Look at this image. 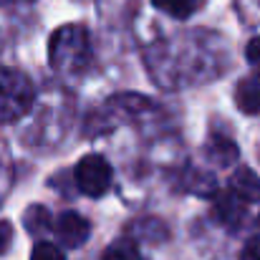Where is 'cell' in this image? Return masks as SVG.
<instances>
[{
  "label": "cell",
  "instance_id": "6da1fadb",
  "mask_svg": "<svg viewBox=\"0 0 260 260\" xmlns=\"http://www.w3.org/2000/svg\"><path fill=\"white\" fill-rule=\"evenodd\" d=\"M88 58L86 28L81 25H63L51 36L48 43V61L58 71H79Z\"/></svg>",
  "mask_w": 260,
  "mask_h": 260
},
{
  "label": "cell",
  "instance_id": "7a4b0ae2",
  "mask_svg": "<svg viewBox=\"0 0 260 260\" xmlns=\"http://www.w3.org/2000/svg\"><path fill=\"white\" fill-rule=\"evenodd\" d=\"M33 84L15 69H0V121H15L33 106Z\"/></svg>",
  "mask_w": 260,
  "mask_h": 260
},
{
  "label": "cell",
  "instance_id": "3957f363",
  "mask_svg": "<svg viewBox=\"0 0 260 260\" xmlns=\"http://www.w3.org/2000/svg\"><path fill=\"white\" fill-rule=\"evenodd\" d=\"M76 184L88 197H101L111 187V167L101 154H86L76 165Z\"/></svg>",
  "mask_w": 260,
  "mask_h": 260
},
{
  "label": "cell",
  "instance_id": "277c9868",
  "mask_svg": "<svg viewBox=\"0 0 260 260\" xmlns=\"http://www.w3.org/2000/svg\"><path fill=\"white\" fill-rule=\"evenodd\" d=\"M56 230L61 235V240L69 245V248H79L84 245L91 233V225H88L86 217H81L79 212H63L56 222Z\"/></svg>",
  "mask_w": 260,
  "mask_h": 260
},
{
  "label": "cell",
  "instance_id": "5b68a950",
  "mask_svg": "<svg viewBox=\"0 0 260 260\" xmlns=\"http://www.w3.org/2000/svg\"><path fill=\"white\" fill-rule=\"evenodd\" d=\"M245 200L240 194H235L233 189H222L215 194V210H217V217L220 222H225L228 228H238L245 217Z\"/></svg>",
  "mask_w": 260,
  "mask_h": 260
},
{
  "label": "cell",
  "instance_id": "8992f818",
  "mask_svg": "<svg viewBox=\"0 0 260 260\" xmlns=\"http://www.w3.org/2000/svg\"><path fill=\"white\" fill-rule=\"evenodd\" d=\"M235 104L243 114H260V71L245 76L235 86Z\"/></svg>",
  "mask_w": 260,
  "mask_h": 260
},
{
  "label": "cell",
  "instance_id": "52a82bcc",
  "mask_svg": "<svg viewBox=\"0 0 260 260\" xmlns=\"http://www.w3.org/2000/svg\"><path fill=\"white\" fill-rule=\"evenodd\" d=\"M230 189L235 194H240L245 202L260 200V177L253 170H248V167H240L230 179Z\"/></svg>",
  "mask_w": 260,
  "mask_h": 260
},
{
  "label": "cell",
  "instance_id": "ba28073f",
  "mask_svg": "<svg viewBox=\"0 0 260 260\" xmlns=\"http://www.w3.org/2000/svg\"><path fill=\"white\" fill-rule=\"evenodd\" d=\"M152 3L172 18H189L205 5V0H152Z\"/></svg>",
  "mask_w": 260,
  "mask_h": 260
},
{
  "label": "cell",
  "instance_id": "9c48e42d",
  "mask_svg": "<svg viewBox=\"0 0 260 260\" xmlns=\"http://www.w3.org/2000/svg\"><path fill=\"white\" fill-rule=\"evenodd\" d=\"M210 152L217 157L220 165H230V162L238 157V147H235L230 139H225V137H215V142L210 144Z\"/></svg>",
  "mask_w": 260,
  "mask_h": 260
},
{
  "label": "cell",
  "instance_id": "30bf717a",
  "mask_svg": "<svg viewBox=\"0 0 260 260\" xmlns=\"http://www.w3.org/2000/svg\"><path fill=\"white\" fill-rule=\"evenodd\" d=\"M104 260H142V258H139V253H137V248H134L132 243H124V240H121V243L106 248Z\"/></svg>",
  "mask_w": 260,
  "mask_h": 260
},
{
  "label": "cell",
  "instance_id": "8fae6325",
  "mask_svg": "<svg viewBox=\"0 0 260 260\" xmlns=\"http://www.w3.org/2000/svg\"><path fill=\"white\" fill-rule=\"evenodd\" d=\"M30 260H66V258H63V253H61L56 245H51V243H38V245L33 248V253H30Z\"/></svg>",
  "mask_w": 260,
  "mask_h": 260
},
{
  "label": "cell",
  "instance_id": "7c38bea8",
  "mask_svg": "<svg viewBox=\"0 0 260 260\" xmlns=\"http://www.w3.org/2000/svg\"><path fill=\"white\" fill-rule=\"evenodd\" d=\"M43 217H46V210H43V207H33V210H28V212H25V228H28L30 233H41V222H43Z\"/></svg>",
  "mask_w": 260,
  "mask_h": 260
},
{
  "label": "cell",
  "instance_id": "4fadbf2b",
  "mask_svg": "<svg viewBox=\"0 0 260 260\" xmlns=\"http://www.w3.org/2000/svg\"><path fill=\"white\" fill-rule=\"evenodd\" d=\"M240 260H260V238H250L240 253Z\"/></svg>",
  "mask_w": 260,
  "mask_h": 260
},
{
  "label": "cell",
  "instance_id": "5bb4252c",
  "mask_svg": "<svg viewBox=\"0 0 260 260\" xmlns=\"http://www.w3.org/2000/svg\"><path fill=\"white\" fill-rule=\"evenodd\" d=\"M13 243V225L0 220V253H5Z\"/></svg>",
  "mask_w": 260,
  "mask_h": 260
},
{
  "label": "cell",
  "instance_id": "9a60e30c",
  "mask_svg": "<svg viewBox=\"0 0 260 260\" xmlns=\"http://www.w3.org/2000/svg\"><path fill=\"white\" fill-rule=\"evenodd\" d=\"M245 53H248V61L250 63H260V36L248 43V51Z\"/></svg>",
  "mask_w": 260,
  "mask_h": 260
}]
</instances>
